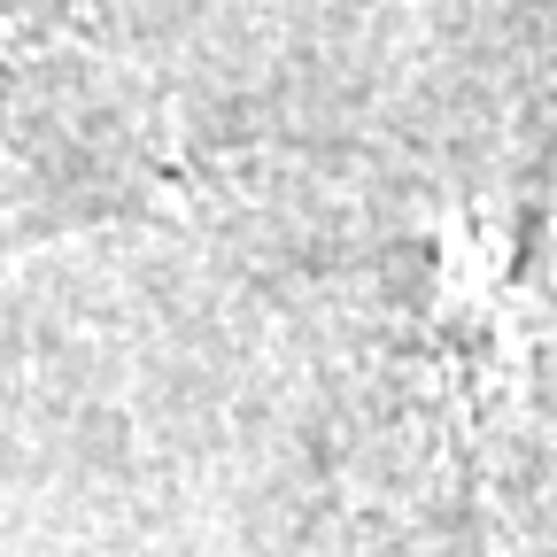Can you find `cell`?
<instances>
[{
    "label": "cell",
    "mask_w": 557,
    "mask_h": 557,
    "mask_svg": "<svg viewBox=\"0 0 557 557\" xmlns=\"http://www.w3.org/2000/svg\"><path fill=\"white\" fill-rule=\"evenodd\" d=\"M0 9H9V0H0Z\"/></svg>",
    "instance_id": "cell-1"
}]
</instances>
